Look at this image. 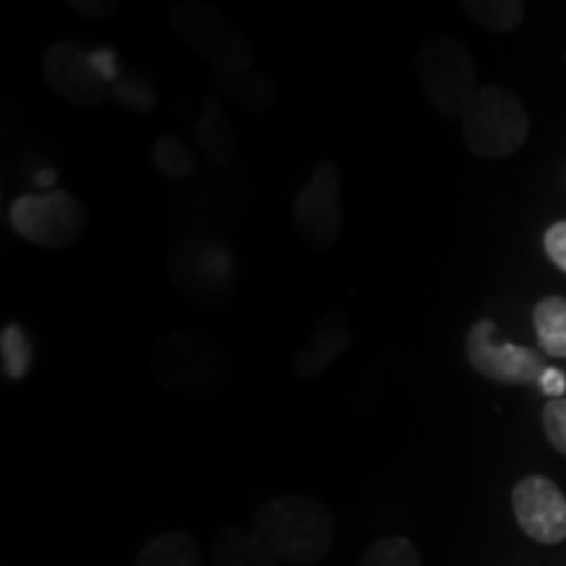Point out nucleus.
I'll return each instance as SVG.
<instances>
[{"label":"nucleus","mask_w":566,"mask_h":566,"mask_svg":"<svg viewBox=\"0 0 566 566\" xmlns=\"http://www.w3.org/2000/svg\"><path fill=\"white\" fill-rule=\"evenodd\" d=\"M254 533L279 562L317 564L334 548V514L310 495H279L254 514Z\"/></svg>","instance_id":"nucleus-1"},{"label":"nucleus","mask_w":566,"mask_h":566,"mask_svg":"<svg viewBox=\"0 0 566 566\" xmlns=\"http://www.w3.org/2000/svg\"><path fill=\"white\" fill-rule=\"evenodd\" d=\"M171 27L195 55L208 63L212 74L250 71L254 53L242 27L229 13L200 0H184L171 9Z\"/></svg>","instance_id":"nucleus-2"},{"label":"nucleus","mask_w":566,"mask_h":566,"mask_svg":"<svg viewBox=\"0 0 566 566\" xmlns=\"http://www.w3.org/2000/svg\"><path fill=\"white\" fill-rule=\"evenodd\" d=\"M530 118L520 97L504 87H480L462 113L467 150L478 158H509L525 145Z\"/></svg>","instance_id":"nucleus-3"},{"label":"nucleus","mask_w":566,"mask_h":566,"mask_svg":"<svg viewBox=\"0 0 566 566\" xmlns=\"http://www.w3.org/2000/svg\"><path fill=\"white\" fill-rule=\"evenodd\" d=\"M417 80L424 97L446 118H462L475 95V66L462 42L454 38L428 40L415 55Z\"/></svg>","instance_id":"nucleus-4"},{"label":"nucleus","mask_w":566,"mask_h":566,"mask_svg":"<svg viewBox=\"0 0 566 566\" xmlns=\"http://www.w3.org/2000/svg\"><path fill=\"white\" fill-rule=\"evenodd\" d=\"M155 375L184 396H208L223 384V354L192 331H174L155 349Z\"/></svg>","instance_id":"nucleus-5"},{"label":"nucleus","mask_w":566,"mask_h":566,"mask_svg":"<svg viewBox=\"0 0 566 566\" xmlns=\"http://www.w3.org/2000/svg\"><path fill=\"white\" fill-rule=\"evenodd\" d=\"M9 221L21 239L45 250H63L80 242L87 226V210L74 195L61 192H38L21 195L13 200Z\"/></svg>","instance_id":"nucleus-6"},{"label":"nucleus","mask_w":566,"mask_h":566,"mask_svg":"<svg viewBox=\"0 0 566 566\" xmlns=\"http://www.w3.org/2000/svg\"><path fill=\"white\" fill-rule=\"evenodd\" d=\"M294 226L313 250H331L344 231V179L336 163L321 160L294 200Z\"/></svg>","instance_id":"nucleus-7"},{"label":"nucleus","mask_w":566,"mask_h":566,"mask_svg":"<svg viewBox=\"0 0 566 566\" xmlns=\"http://www.w3.org/2000/svg\"><path fill=\"white\" fill-rule=\"evenodd\" d=\"M464 352L472 370L501 386H530L541 384L543 373L548 370L543 354L527 346L504 342L499 336V325L493 321L472 323L464 338Z\"/></svg>","instance_id":"nucleus-8"},{"label":"nucleus","mask_w":566,"mask_h":566,"mask_svg":"<svg viewBox=\"0 0 566 566\" xmlns=\"http://www.w3.org/2000/svg\"><path fill=\"white\" fill-rule=\"evenodd\" d=\"M171 273L176 289L202 307H210L208 302H223V289L233 286L231 254L208 239H181L174 247Z\"/></svg>","instance_id":"nucleus-9"},{"label":"nucleus","mask_w":566,"mask_h":566,"mask_svg":"<svg viewBox=\"0 0 566 566\" xmlns=\"http://www.w3.org/2000/svg\"><path fill=\"white\" fill-rule=\"evenodd\" d=\"M45 84L63 101L80 108H97L105 97H111L108 82L97 69L95 55L74 40H59L51 45L45 55Z\"/></svg>","instance_id":"nucleus-10"},{"label":"nucleus","mask_w":566,"mask_h":566,"mask_svg":"<svg viewBox=\"0 0 566 566\" xmlns=\"http://www.w3.org/2000/svg\"><path fill=\"white\" fill-rule=\"evenodd\" d=\"M512 509L522 533L543 546L566 541V495L551 478H522L512 491Z\"/></svg>","instance_id":"nucleus-11"},{"label":"nucleus","mask_w":566,"mask_h":566,"mask_svg":"<svg viewBox=\"0 0 566 566\" xmlns=\"http://www.w3.org/2000/svg\"><path fill=\"white\" fill-rule=\"evenodd\" d=\"M349 344V321H346L338 310H331V313H325L321 321H317L315 328L310 331V336L304 338V344L296 349L294 373L300 375V378H317V375L334 363Z\"/></svg>","instance_id":"nucleus-12"},{"label":"nucleus","mask_w":566,"mask_h":566,"mask_svg":"<svg viewBox=\"0 0 566 566\" xmlns=\"http://www.w3.org/2000/svg\"><path fill=\"white\" fill-rule=\"evenodd\" d=\"M197 145L200 153L208 158L212 166H229L237 158V137H233V126L226 116V108L216 97H208L202 105L200 122H197Z\"/></svg>","instance_id":"nucleus-13"},{"label":"nucleus","mask_w":566,"mask_h":566,"mask_svg":"<svg viewBox=\"0 0 566 566\" xmlns=\"http://www.w3.org/2000/svg\"><path fill=\"white\" fill-rule=\"evenodd\" d=\"M212 566H279V558L254 530L226 527L212 541Z\"/></svg>","instance_id":"nucleus-14"},{"label":"nucleus","mask_w":566,"mask_h":566,"mask_svg":"<svg viewBox=\"0 0 566 566\" xmlns=\"http://www.w3.org/2000/svg\"><path fill=\"white\" fill-rule=\"evenodd\" d=\"M212 84L226 97L237 101L244 111L265 113L275 103V87L260 71H242V74H212Z\"/></svg>","instance_id":"nucleus-15"},{"label":"nucleus","mask_w":566,"mask_h":566,"mask_svg":"<svg viewBox=\"0 0 566 566\" xmlns=\"http://www.w3.org/2000/svg\"><path fill=\"white\" fill-rule=\"evenodd\" d=\"M134 566H202V556L192 535L160 533L139 548Z\"/></svg>","instance_id":"nucleus-16"},{"label":"nucleus","mask_w":566,"mask_h":566,"mask_svg":"<svg viewBox=\"0 0 566 566\" xmlns=\"http://www.w3.org/2000/svg\"><path fill=\"white\" fill-rule=\"evenodd\" d=\"M537 344L543 354L566 359V300L564 296H543L533 310Z\"/></svg>","instance_id":"nucleus-17"},{"label":"nucleus","mask_w":566,"mask_h":566,"mask_svg":"<svg viewBox=\"0 0 566 566\" xmlns=\"http://www.w3.org/2000/svg\"><path fill=\"white\" fill-rule=\"evenodd\" d=\"M464 11L480 27L495 34L514 32L525 19V6L520 0H475V3H464Z\"/></svg>","instance_id":"nucleus-18"},{"label":"nucleus","mask_w":566,"mask_h":566,"mask_svg":"<svg viewBox=\"0 0 566 566\" xmlns=\"http://www.w3.org/2000/svg\"><path fill=\"white\" fill-rule=\"evenodd\" d=\"M32 357H34L32 342L30 336L21 331V325L17 323L6 325L3 334H0V363H3L6 378L13 380V384L24 378L32 367Z\"/></svg>","instance_id":"nucleus-19"},{"label":"nucleus","mask_w":566,"mask_h":566,"mask_svg":"<svg viewBox=\"0 0 566 566\" xmlns=\"http://www.w3.org/2000/svg\"><path fill=\"white\" fill-rule=\"evenodd\" d=\"M153 160L158 166V171L168 179H187V176L195 174L197 158L192 147L187 142L174 137V134H166V137H158L153 145Z\"/></svg>","instance_id":"nucleus-20"},{"label":"nucleus","mask_w":566,"mask_h":566,"mask_svg":"<svg viewBox=\"0 0 566 566\" xmlns=\"http://www.w3.org/2000/svg\"><path fill=\"white\" fill-rule=\"evenodd\" d=\"M359 566H422V558L409 537L394 535L375 541Z\"/></svg>","instance_id":"nucleus-21"},{"label":"nucleus","mask_w":566,"mask_h":566,"mask_svg":"<svg viewBox=\"0 0 566 566\" xmlns=\"http://www.w3.org/2000/svg\"><path fill=\"white\" fill-rule=\"evenodd\" d=\"M108 90L113 101H118L129 111L150 113L155 105H158V95H155L150 82L142 74H134V71H122V74L108 84Z\"/></svg>","instance_id":"nucleus-22"},{"label":"nucleus","mask_w":566,"mask_h":566,"mask_svg":"<svg viewBox=\"0 0 566 566\" xmlns=\"http://www.w3.org/2000/svg\"><path fill=\"white\" fill-rule=\"evenodd\" d=\"M543 430H546L551 446L566 457V396L548 399V405L543 407Z\"/></svg>","instance_id":"nucleus-23"},{"label":"nucleus","mask_w":566,"mask_h":566,"mask_svg":"<svg viewBox=\"0 0 566 566\" xmlns=\"http://www.w3.org/2000/svg\"><path fill=\"white\" fill-rule=\"evenodd\" d=\"M543 250H546L551 263L562 268L566 273V221H558L551 226L546 237H543Z\"/></svg>","instance_id":"nucleus-24"},{"label":"nucleus","mask_w":566,"mask_h":566,"mask_svg":"<svg viewBox=\"0 0 566 566\" xmlns=\"http://www.w3.org/2000/svg\"><path fill=\"white\" fill-rule=\"evenodd\" d=\"M71 11H76L80 17L87 19H108L116 13L118 0H71Z\"/></svg>","instance_id":"nucleus-25"},{"label":"nucleus","mask_w":566,"mask_h":566,"mask_svg":"<svg viewBox=\"0 0 566 566\" xmlns=\"http://www.w3.org/2000/svg\"><path fill=\"white\" fill-rule=\"evenodd\" d=\"M541 391L543 394H548L551 399H564V391H566V378H564V373H558V370H554V367H548L546 373H543V378H541Z\"/></svg>","instance_id":"nucleus-26"},{"label":"nucleus","mask_w":566,"mask_h":566,"mask_svg":"<svg viewBox=\"0 0 566 566\" xmlns=\"http://www.w3.org/2000/svg\"><path fill=\"white\" fill-rule=\"evenodd\" d=\"M55 174L53 168H45V171H40L38 176H34V181H38V187L45 189V192H53V184H55Z\"/></svg>","instance_id":"nucleus-27"}]
</instances>
